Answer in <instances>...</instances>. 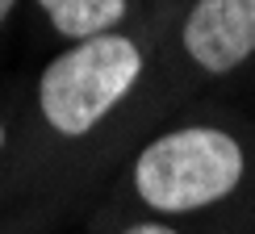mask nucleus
Wrapping results in <instances>:
<instances>
[{
    "instance_id": "1",
    "label": "nucleus",
    "mask_w": 255,
    "mask_h": 234,
    "mask_svg": "<svg viewBox=\"0 0 255 234\" xmlns=\"http://www.w3.org/2000/svg\"><path fill=\"white\" fill-rule=\"evenodd\" d=\"M255 155L247 138L218 121H188L155 134L134 155V201L155 218L214 214L247 193Z\"/></svg>"
},
{
    "instance_id": "2",
    "label": "nucleus",
    "mask_w": 255,
    "mask_h": 234,
    "mask_svg": "<svg viewBox=\"0 0 255 234\" xmlns=\"http://www.w3.org/2000/svg\"><path fill=\"white\" fill-rule=\"evenodd\" d=\"M142 46L126 34L76 42L46 63L38 80V113L59 138H88L142 80Z\"/></svg>"
},
{
    "instance_id": "3",
    "label": "nucleus",
    "mask_w": 255,
    "mask_h": 234,
    "mask_svg": "<svg viewBox=\"0 0 255 234\" xmlns=\"http://www.w3.org/2000/svg\"><path fill=\"white\" fill-rule=\"evenodd\" d=\"M180 46L205 76H230L255 55V0H193Z\"/></svg>"
},
{
    "instance_id": "4",
    "label": "nucleus",
    "mask_w": 255,
    "mask_h": 234,
    "mask_svg": "<svg viewBox=\"0 0 255 234\" xmlns=\"http://www.w3.org/2000/svg\"><path fill=\"white\" fill-rule=\"evenodd\" d=\"M38 8L63 38L88 42L101 34H118V25L130 13V0H38Z\"/></svg>"
},
{
    "instance_id": "5",
    "label": "nucleus",
    "mask_w": 255,
    "mask_h": 234,
    "mask_svg": "<svg viewBox=\"0 0 255 234\" xmlns=\"http://www.w3.org/2000/svg\"><path fill=\"white\" fill-rule=\"evenodd\" d=\"M122 234H188V230H180L176 222H163V218H142V222H130Z\"/></svg>"
},
{
    "instance_id": "6",
    "label": "nucleus",
    "mask_w": 255,
    "mask_h": 234,
    "mask_svg": "<svg viewBox=\"0 0 255 234\" xmlns=\"http://www.w3.org/2000/svg\"><path fill=\"white\" fill-rule=\"evenodd\" d=\"M13 8H17V0H0V25H4V21L13 17Z\"/></svg>"
},
{
    "instance_id": "7",
    "label": "nucleus",
    "mask_w": 255,
    "mask_h": 234,
    "mask_svg": "<svg viewBox=\"0 0 255 234\" xmlns=\"http://www.w3.org/2000/svg\"><path fill=\"white\" fill-rule=\"evenodd\" d=\"M4 142H8V130H4V121H0V155H4Z\"/></svg>"
}]
</instances>
